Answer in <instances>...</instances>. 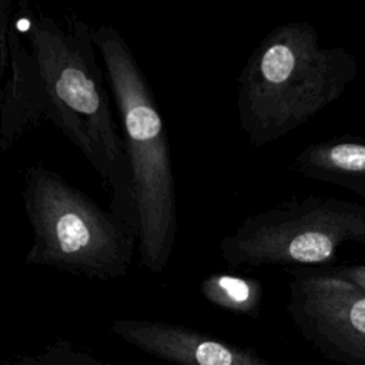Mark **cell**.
<instances>
[{
  "mask_svg": "<svg viewBox=\"0 0 365 365\" xmlns=\"http://www.w3.org/2000/svg\"><path fill=\"white\" fill-rule=\"evenodd\" d=\"M21 198L33 231L27 265L100 281L127 275L138 235L114 212L43 163L26 168Z\"/></svg>",
  "mask_w": 365,
  "mask_h": 365,
  "instance_id": "obj_4",
  "label": "cell"
},
{
  "mask_svg": "<svg viewBox=\"0 0 365 365\" xmlns=\"http://www.w3.org/2000/svg\"><path fill=\"white\" fill-rule=\"evenodd\" d=\"M0 365H118L101 361L91 354L76 348L67 339L48 344L38 354L0 358Z\"/></svg>",
  "mask_w": 365,
  "mask_h": 365,
  "instance_id": "obj_10",
  "label": "cell"
},
{
  "mask_svg": "<svg viewBox=\"0 0 365 365\" xmlns=\"http://www.w3.org/2000/svg\"><path fill=\"white\" fill-rule=\"evenodd\" d=\"M288 312L304 339L339 365H365V291L318 268H289Z\"/></svg>",
  "mask_w": 365,
  "mask_h": 365,
  "instance_id": "obj_6",
  "label": "cell"
},
{
  "mask_svg": "<svg viewBox=\"0 0 365 365\" xmlns=\"http://www.w3.org/2000/svg\"><path fill=\"white\" fill-rule=\"evenodd\" d=\"M14 9L11 0H0V107L4 94L6 78L9 73L10 50H9V34L11 26Z\"/></svg>",
  "mask_w": 365,
  "mask_h": 365,
  "instance_id": "obj_11",
  "label": "cell"
},
{
  "mask_svg": "<svg viewBox=\"0 0 365 365\" xmlns=\"http://www.w3.org/2000/svg\"><path fill=\"white\" fill-rule=\"evenodd\" d=\"M358 74L342 46L325 47L307 21L271 30L238 77V124L254 147H265L336 101Z\"/></svg>",
  "mask_w": 365,
  "mask_h": 365,
  "instance_id": "obj_2",
  "label": "cell"
},
{
  "mask_svg": "<svg viewBox=\"0 0 365 365\" xmlns=\"http://www.w3.org/2000/svg\"><path fill=\"white\" fill-rule=\"evenodd\" d=\"M120 118L134 205L140 262L160 274L168 265L177 235V188L165 123L151 87L123 34L108 23L93 29Z\"/></svg>",
  "mask_w": 365,
  "mask_h": 365,
  "instance_id": "obj_3",
  "label": "cell"
},
{
  "mask_svg": "<svg viewBox=\"0 0 365 365\" xmlns=\"http://www.w3.org/2000/svg\"><path fill=\"white\" fill-rule=\"evenodd\" d=\"M204 298L231 312L257 317L262 301V285L259 281L228 272H214L200 285Z\"/></svg>",
  "mask_w": 365,
  "mask_h": 365,
  "instance_id": "obj_9",
  "label": "cell"
},
{
  "mask_svg": "<svg viewBox=\"0 0 365 365\" xmlns=\"http://www.w3.org/2000/svg\"><path fill=\"white\" fill-rule=\"evenodd\" d=\"M9 50L0 151L50 121L98 175L108 195V210L138 235L124 141L110 107L106 73L97 63L93 27L74 13L60 24L29 0H19Z\"/></svg>",
  "mask_w": 365,
  "mask_h": 365,
  "instance_id": "obj_1",
  "label": "cell"
},
{
  "mask_svg": "<svg viewBox=\"0 0 365 365\" xmlns=\"http://www.w3.org/2000/svg\"><path fill=\"white\" fill-rule=\"evenodd\" d=\"M325 271L356 285L365 291V262L364 264H349V265H331L322 267Z\"/></svg>",
  "mask_w": 365,
  "mask_h": 365,
  "instance_id": "obj_12",
  "label": "cell"
},
{
  "mask_svg": "<svg viewBox=\"0 0 365 365\" xmlns=\"http://www.w3.org/2000/svg\"><path fill=\"white\" fill-rule=\"evenodd\" d=\"M111 331L130 345L174 365H272L250 349L180 324L113 319Z\"/></svg>",
  "mask_w": 365,
  "mask_h": 365,
  "instance_id": "obj_7",
  "label": "cell"
},
{
  "mask_svg": "<svg viewBox=\"0 0 365 365\" xmlns=\"http://www.w3.org/2000/svg\"><path fill=\"white\" fill-rule=\"evenodd\" d=\"M294 165L307 178L344 187L365 198V141L328 140L309 144L295 157Z\"/></svg>",
  "mask_w": 365,
  "mask_h": 365,
  "instance_id": "obj_8",
  "label": "cell"
},
{
  "mask_svg": "<svg viewBox=\"0 0 365 365\" xmlns=\"http://www.w3.org/2000/svg\"><path fill=\"white\" fill-rule=\"evenodd\" d=\"M345 242L365 244V205L308 195L245 218L218 248L231 267L318 268L334 261Z\"/></svg>",
  "mask_w": 365,
  "mask_h": 365,
  "instance_id": "obj_5",
  "label": "cell"
}]
</instances>
